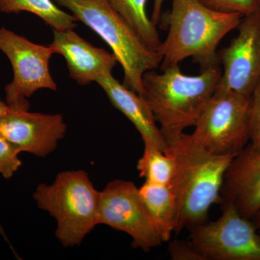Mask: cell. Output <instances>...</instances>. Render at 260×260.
<instances>
[{
  "label": "cell",
  "instance_id": "cell-24",
  "mask_svg": "<svg viewBox=\"0 0 260 260\" xmlns=\"http://www.w3.org/2000/svg\"><path fill=\"white\" fill-rule=\"evenodd\" d=\"M12 110H13V109L6 102H3L0 99V119L10 112H11Z\"/></svg>",
  "mask_w": 260,
  "mask_h": 260
},
{
  "label": "cell",
  "instance_id": "cell-18",
  "mask_svg": "<svg viewBox=\"0 0 260 260\" xmlns=\"http://www.w3.org/2000/svg\"><path fill=\"white\" fill-rule=\"evenodd\" d=\"M20 153L18 149L0 134V174L5 179L13 177L21 167V160L18 158Z\"/></svg>",
  "mask_w": 260,
  "mask_h": 260
},
{
  "label": "cell",
  "instance_id": "cell-8",
  "mask_svg": "<svg viewBox=\"0 0 260 260\" xmlns=\"http://www.w3.org/2000/svg\"><path fill=\"white\" fill-rule=\"evenodd\" d=\"M221 215L189 229V240L205 260H260V234L251 219L221 204Z\"/></svg>",
  "mask_w": 260,
  "mask_h": 260
},
{
  "label": "cell",
  "instance_id": "cell-10",
  "mask_svg": "<svg viewBox=\"0 0 260 260\" xmlns=\"http://www.w3.org/2000/svg\"><path fill=\"white\" fill-rule=\"evenodd\" d=\"M237 37L218 54V86L250 96L260 79V7L243 17Z\"/></svg>",
  "mask_w": 260,
  "mask_h": 260
},
{
  "label": "cell",
  "instance_id": "cell-1",
  "mask_svg": "<svg viewBox=\"0 0 260 260\" xmlns=\"http://www.w3.org/2000/svg\"><path fill=\"white\" fill-rule=\"evenodd\" d=\"M175 170L169 186L175 195L177 235L208 221L210 208L219 204L228 168L236 155L211 153L192 134L185 133L168 143Z\"/></svg>",
  "mask_w": 260,
  "mask_h": 260
},
{
  "label": "cell",
  "instance_id": "cell-23",
  "mask_svg": "<svg viewBox=\"0 0 260 260\" xmlns=\"http://www.w3.org/2000/svg\"><path fill=\"white\" fill-rule=\"evenodd\" d=\"M164 3V0H153V10H152L150 20L155 26L158 25L159 22L161 20Z\"/></svg>",
  "mask_w": 260,
  "mask_h": 260
},
{
  "label": "cell",
  "instance_id": "cell-16",
  "mask_svg": "<svg viewBox=\"0 0 260 260\" xmlns=\"http://www.w3.org/2000/svg\"><path fill=\"white\" fill-rule=\"evenodd\" d=\"M0 11L7 14L28 12L42 19L53 30H70L77 26L75 17L63 11L51 0H0Z\"/></svg>",
  "mask_w": 260,
  "mask_h": 260
},
{
  "label": "cell",
  "instance_id": "cell-21",
  "mask_svg": "<svg viewBox=\"0 0 260 260\" xmlns=\"http://www.w3.org/2000/svg\"><path fill=\"white\" fill-rule=\"evenodd\" d=\"M168 251L173 260H205L189 240L173 241L169 244Z\"/></svg>",
  "mask_w": 260,
  "mask_h": 260
},
{
  "label": "cell",
  "instance_id": "cell-19",
  "mask_svg": "<svg viewBox=\"0 0 260 260\" xmlns=\"http://www.w3.org/2000/svg\"><path fill=\"white\" fill-rule=\"evenodd\" d=\"M211 9L225 13H237L245 16L256 10L258 0H200Z\"/></svg>",
  "mask_w": 260,
  "mask_h": 260
},
{
  "label": "cell",
  "instance_id": "cell-6",
  "mask_svg": "<svg viewBox=\"0 0 260 260\" xmlns=\"http://www.w3.org/2000/svg\"><path fill=\"white\" fill-rule=\"evenodd\" d=\"M251 95L217 85L191 133L211 153L237 155L250 141Z\"/></svg>",
  "mask_w": 260,
  "mask_h": 260
},
{
  "label": "cell",
  "instance_id": "cell-13",
  "mask_svg": "<svg viewBox=\"0 0 260 260\" xmlns=\"http://www.w3.org/2000/svg\"><path fill=\"white\" fill-rule=\"evenodd\" d=\"M219 204H231L251 219L260 211V151L247 145L228 168Z\"/></svg>",
  "mask_w": 260,
  "mask_h": 260
},
{
  "label": "cell",
  "instance_id": "cell-17",
  "mask_svg": "<svg viewBox=\"0 0 260 260\" xmlns=\"http://www.w3.org/2000/svg\"><path fill=\"white\" fill-rule=\"evenodd\" d=\"M140 177L154 184L169 185L175 170L172 155L153 145H144V151L138 160Z\"/></svg>",
  "mask_w": 260,
  "mask_h": 260
},
{
  "label": "cell",
  "instance_id": "cell-5",
  "mask_svg": "<svg viewBox=\"0 0 260 260\" xmlns=\"http://www.w3.org/2000/svg\"><path fill=\"white\" fill-rule=\"evenodd\" d=\"M34 199L55 219L56 237L65 247L79 246L99 225L100 191L85 171L59 173L52 184L37 186Z\"/></svg>",
  "mask_w": 260,
  "mask_h": 260
},
{
  "label": "cell",
  "instance_id": "cell-26",
  "mask_svg": "<svg viewBox=\"0 0 260 260\" xmlns=\"http://www.w3.org/2000/svg\"><path fill=\"white\" fill-rule=\"evenodd\" d=\"M258 4H259V7H260V0H258Z\"/></svg>",
  "mask_w": 260,
  "mask_h": 260
},
{
  "label": "cell",
  "instance_id": "cell-25",
  "mask_svg": "<svg viewBox=\"0 0 260 260\" xmlns=\"http://www.w3.org/2000/svg\"><path fill=\"white\" fill-rule=\"evenodd\" d=\"M251 220L253 223H254V225H255L256 230L258 231L260 234V211L256 213Z\"/></svg>",
  "mask_w": 260,
  "mask_h": 260
},
{
  "label": "cell",
  "instance_id": "cell-14",
  "mask_svg": "<svg viewBox=\"0 0 260 260\" xmlns=\"http://www.w3.org/2000/svg\"><path fill=\"white\" fill-rule=\"evenodd\" d=\"M96 83L107 94L113 107L133 123L141 135L144 145H153L167 151V141L144 98L119 83L112 73L101 76Z\"/></svg>",
  "mask_w": 260,
  "mask_h": 260
},
{
  "label": "cell",
  "instance_id": "cell-22",
  "mask_svg": "<svg viewBox=\"0 0 260 260\" xmlns=\"http://www.w3.org/2000/svg\"><path fill=\"white\" fill-rule=\"evenodd\" d=\"M113 4L127 11H139L147 6L148 0H109Z\"/></svg>",
  "mask_w": 260,
  "mask_h": 260
},
{
  "label": "cell",
  "instance_id": "cell-20",
  "mask_svg": "<svg viewBox=\"0 0 260 260\" xmlns=\"http://www.w3.org/2000/svg\"><path fill=\"white\" fill-rule=\"evenodd\" d=\"M249 145L254 150L260 151V79L251 95Z\"/></svg>",
  "mask_w": 260,
  "mask_h": 260
},
{
  "label": "cell",
  "instance_id": "cell-3",
  "mask_svg": "<svg viewBox=\"0 0 260 260\" xmlns=\"http://www.w3.org/2000/svg\"><path fill=\"white\" fill-rule=\"evenodd\" d=\"M243 15L211 9L200 0H172L169 32L159 49L161 70L191 57L201 69L219 64L217 49Z\"/></svg>",
  "mask_w": 260,
  "mask_h": 260
},
{
  "label": "cell",
  "instance_id": "cell-7",
  "mask_svg": "<svg viewBox=\"0 0 260 260\" xmlns=\"http://www.w3.org/2000/svg\"><path fill=\"white\" fill-rule=\"evenodd\" d=\"M0 51L13 67V80L5 86V101L14 110L28 111V98L40 89L57 90L49 70L54 54L50 46L34 44L5 27L0 28Z\"/></svg>",
  "mask_w": 260,
  "mask_h": 260
},
{
  "label": "cell",
  "instance_id": "cell-2",
  "mask_svg": "<svg viewBox=\"0 0 260 260\" xmlns=\"http://www.w3.org/2000/svg\"><path fill=\"white\" fill-rule=\"evenodd\" d=\"M161 71L145 73L143 98L168 145L186 128L195 126L216 89L222 70L218 64L202 69L199 75H187L174 65Z\"/></svg>",
  "mask_w": 260,
  "mask_h": 260
},
{
  "label": "cell",
  "instance_id": "cell-12",
  "mask_svg": "<svg viewBox=\"0 0 260 260\" xmlns=\"http://www.w3.org/2000/svg\"><path fill=\"white\" fill-rule=\"evenodd\" d=\"M54 30L50 44L54 54L64 58L70 77L79 85L95 82L103 75L112 73L118 60L113 53L94 47L80 37L74 29Z\"/></svg>",
  "mask_w": 260,
  "mask_h": 260
},
{
  "label": "cell",
  "instance_id": "cell-15",
  "mask_svg": "<svg viewBox=\"0 0 260 260\" xmlns=\"http://www.w3.org/2000/svg\"><path fill=\"white\" fill-rule=\"evenodd\" d=\"M139 191L162 242H169L175 231L177 218V200L172 188L145 181Z\"/></svg>",
  "mask_w": 260,
  "mask_h": 260
},
{
  "label": "cell",
  "instance_id": "cell-4",
  "mask_svg": "<svg viewBox=\"0 0 260 260\" xmlns=\"http://www.w3.org/2000/svg\"><path fill=\"white\" fill-rule=\"evenodd\" d=\"M56 2L70 10L77 21L85 24L107 43L124 70L123 85L143 97V76L160 65V53L148 47L107 0Z\"/></svg>",
  "mask_w": 260,
  "mask_h": 260
},
{
  "label": "cell",
  "instance_id": "cell-9",
  "mask_svg": "<svg viewBox=\"0 0 260 260\" xmlns=\"http://www.w3.org/2000/svg\"><path fill=\"white\" fill-rule=\"evenodd\" d=\"M98 223L126 233L133 247L145 252L164 243L139 188L132 181H112L100 191Z\"/></svg>",
  "mask_w": 260,
  "mask_h": 260
},
{
  "label": "cell",
  "instance_id": "cell-11",
  "mask_svg": "<svg viewBox=\"0 0 260 260\" xmlns=\"http://www.w3.org/2000/svg\"><path fill=\"white\" fill-rule=\"evenodd\" d=\"M67 125L61 114L13 110L0 119V134L19 151L46 157L64 138Z\"/></svg>",
  "mask_w": 260,
  "mask_h": 260
}]
</instances>
